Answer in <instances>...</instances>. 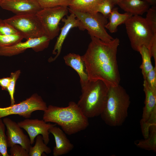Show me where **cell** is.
<instances>
[{"instance_id": "26", "label": "cell", "mask_w": 156, "mask_h": 156, "mask_svg": "<svg viewBox=\"0 0 156 156\" xmlns=\"http://www.w3.org/2000/svg\"><path fill=\"white\" fill-rule=\"evenodd\" d=\"M72 0H37L42 9L57 6L68 7Z\"/></svg>"}, {"instance_id": "19", "label": "cell", "mask_w": 156, "mask_h": 156, "mask_svg": "<svg viewBox=\"0 0 156 156\" xmlns=\"http://www.w3.org/2000/svg\"><path fill=\"white\" fill-rule=\"evenodd\" d=\"M132 15L125 12L120 13L117 8H113L108 17L109 21L106 25L105 27L111 33L116 32L117 27L120 25L125 23V22Z\"/></svg>"}, {"instance_id": "5", "label": "cell", "mask_w": 156, "mask_h": 156, "mask_svg": "<svg viewBox=\"0 0 156 156\" xmlns=\"http://www.w3.org/2000/svg\"><path fill=\"white\" fill-rule=\"evenodd\" d=\"M124 24L133 49L138 52L142 46L149 49L156 34L154 33L145 18L140 15H132Z\"/></svg>"}, {"instance_id": "17", "label": "cell", "mask_w": 156, "mask_h": 156, "mask_svg": "<svg viewBox=\"0 0 156 156\" xmlns=\"http://www.w3.org/2000/svg\"><path fill=\"white\" fill-rule=\"evenodd\" d=\"M143 86L145 98L140 123L146 121L152 114L156 111V92L151 88L145 79L144 80Z\"/></svg>"}, {"instance_id": "10", "label": "cell", "mask_w": 156, "mask_h": 156, "mask_svg": "<svg viewBox=\"0 0 156 156\" xmlns=\"http://www.w3.org/2000/svg\"><path fill=\"white\" fill-rule=\"evenodd\" d=\"M51 40L46 35L19 42L13 45L0 48V56L10 57L22 53L26 49L31 48L36 52L42 51L47 48Z\"/></svg>"}, {"instance_id": "15", "label": "cell", "mask_w": 156, "mask_h": 156, "mask_svg": "<svg viewBox=\"0 0 156 156\" xmlns=\"http://www.w3.org/2000/svg\"><path fill=\"white\" fill-rule=\"evenodd\" d=\"M53 136L55 143L53 150V156H59L66 154L74 148V145L68 139L66 133L56 125L52 127L49 130Z\"/></svg>"}, {"instance_id": "13", "label": "cell", "mask_w": 156, "mask_h": 156, "mask_svg": "<svg viewBox=\"0 0 156 156\" xmlns=\"http://www.w3.org/2000/svg\"><path fill=\"white\" fill-rule=\"evenodd\" d=\"M0 6L15 15L36 14L42 9L37 0H2Z\"/></svg>"}, {"instance_id": "4", "label": "cell", "mask_w": 156, "mask_h": 156, "mask_svg": "<svg viewBox=\"0 0 156 156\" xmlns=\"http://www.w3.org/2000/svg\"><path fill=\"white\" fill-rule=\"evenodd\" d=\"M81 88L77 103L79 107L88 118L100 116L106 103L109 88L98 80H88Z\"/></svg>"}, {"instance_id": "1", "label": "cell", "mask_w": 156, "mask_h": 156, "mask_svg": "<svg viewBox=\"0 0 156 156\" xmlns=\"http://www.w3.org/2000/svg\"><path fill=\"white\" fill-rule=\"evenodd\" d=\"M85 54L81 56L88 80L103 81L109 88L119 84L120 81L117 53L120 44L116 38L105 42L92 36Z\"/></svg>"}, {"instance_id": "11", "label": "cell", "mask_w": 156, "mask_h": 156, "mask_svg": "<svg viewBox=\"0 0 156 156\" xmlns=\"http://www.w3.org/2000/svg\"><path fill=\"white\" fill-rule=\"evenodd\" d=\"M19 126L25 129L29 137L31 144H33L36 137L42 135L45 143L47 144L50 141L49 130L51 127L56 124L47 123L43 119L26 118L17 123Z\"/></svg>"}, {"instance_id": "31", "label": "cell", "mask_w": 156, "mask_h": 156, "mask_svg": "<svg viewBox=\"0 0 156 156\" xmlns=\"http://www.w3.org/2000/svg\"><path fill=\"white\" fill-rule=\"evenodd\" d=\"M18 34L16 30L5 20L0 18V35H10Z\"/></svg>"}, {"instance_id": "12", "label": "cell", "mask_w": 156, "mask_h": 156, "mask_svg": "<svg viewBox=\"0 0 156 156\" xmlns=\"http://www.w3.org/2000/svg\"><path fill=\"white\" fill-rule=\"evenodd\" d=\"M3 121L7 129L8 146L11 147L15 144L21 145L28 152L31 145L29 138L25 134L17 123L8 118Z\"/></svg>"}, {"instance_id": "35", "label": "cell", "mask_w": 156, "mask_h": 156, "mask_svg": "<svg viewBox=\"0 0 156 156\" xmlns=\"http://www.w3.org/2000/svg\"><path fill=\"white\" fill-rule=\"evenodd\" d=\"M152 6H156V0H143Z\"/></svg>"}, {"instance_id": "3", "label": "cell", "mask_w": 156, "mask_h": 156, "mask_svg": "<svg viewBox=\"0 0 156 156\" xmlns=\"http://www.w3.org/2000/svg\"><path fill=\"white\" fill-rule=\"evenodd\" d=\"M130 97L125 89L118 85L109 88L106 103L100 115L107 125L112 127L122 125L128 115Z\"/></svg>"}, {"instance_id": "20", "label": "cell", "mask_w": 156, "mask_h": 156, "mask_svg": "<svg viewBox=\"0 0 156 156\" xmlns=\"http://www.w3.org/2000/svg\"><path fill=\"white\" fill-rule=\"evenodd\" d=\"M103 0H72L69 8L81 12L96 13L97 8Z\"/></svg>"}, {"instance_id": "24", "label": "cell", "mask_w": 156, "mask_h": 156, "mask_svg": "<svg viewBox=\"0 0 156 156\" xmlns=\"http://www.w3.org/2000/svg\"><path fill=\"white\" fill-rule=\"evenodd\" d=\"M23 39L18 34L10 35H0V48L13 45Z\"/></svg>"}, {"instance_id": "8", "label": "cell", "mask_w": 156, "mask_h": 156, "mask_svg": "<svg viewBox=\"0 0 156 156\" xmlns=\"http://www.w3.org/2000/svg\"><path fill=\"white\" fill-rule=\"evenodd\" d=\"M67 6H57L42 9L36 14L44 34L51 40L58 35L61 20L69 12Z\"/></svg>"}, {"instance_id": "23", "label": "cell", "mask_w": 156, "mask_h": 156, "mask_svg": "<svg viewBox=\"0 0 156 156\" xmlns=\"http://www.w3.org/2000/svg\"><path fill=\"white\" fill-rule=\"evenodd\" d=\"M138 52L141 54L142 59V63L140 68L142 70L143 77H144L153 69L154 67L151 63V57L148 48L142 46L139 48Z\"/></svg>"}, {"instance_id": "2", "label": "cell", "mask_w": 156, "mask_h": 156, "mask_svg": "<svg viewBox=\"0 0 156 156\" xmlns=\"http://www.w3.org/2000/svg\"><path fill=\"white\" fill-rule=\"evenodd\" d=\"M43 119L47 122H53L60 126L69 135L85 129L89 125L88 118L77 103L73 101L65 107L49 105L44 111Z\"/></svg>"}, {"instance_id": "21", "label": "cell", "mask_w": 156, "mask_h": 156, "mask_svg": "<svg viewBox=\"0 0 156 156\" xmlns=\"http://www.w3.org/2000/svg\"><path fill=\"white\" fill-rule=\"evenodd\" d=\"M139 148L148 151H156V125L152 126L150 129L148 137L144 140L135 142Z\"/></svg>"}, {"instance_id": "18", "label": "cell", "mask_w": 156, "mask_h": 156, "mask_svg": "<svg viewBox=\"0 0 156 156\" xmlns=\"http://www.w3.org/2000/svg\"><path fill=\"white\" fill-rule=\"evenodd\" d=\"M117 5L126 12L140 16L146 12L150 5L143 0H122Z\"/></svg>"}, {"instance_id": "33", "label": "cell", "mask_w": 156, "mask_h": 156, "mask_svg": "<svg viewBox=\"0 0 156 156\" xmlns=\"http://www.w3.org/2000/svg\"><path fill=\"white\" fill-rule=\"evenodd\" d=\"M148 49L151 57H153L154 59L155 65L156 66V35H155L153 42Z\"/></svg>"}, {"instance_id": "9", "label": "cell", "mask_w": 156, "mask_h": 156, "mask_svg": "<svg viewBox=\"0 0 156 156\" xmlns=\"http://www.w3.org/2000/svg\"><path fill=\"white\" fill-rule=\"evenodd\" d=\"M47 107L42 97L35 93L18 103L5 107H0V119L13 114L29 118L33 112L37 110L44 111Z\"/></svg>"}, {"instance_id": "25", "label": "cell", "mask_w": 156, "mask_h": 156, "mask_svg": "<svg viewBox=\"0 0 156 156\" xmlns=\"http://www.w3.org/2000/svg\"><path fill=\"white\" fill-rule=\"evenodd\" d=\"M3 120L0 119V153L3 156H10L8 154L7 137L5 133V127Z\"/></svg>"}, {"instance_id": "29", "label": "cell", "mask_w": 156, "mask_h": 156, "mask_svg": "<svg viewBox=\"0 0 156 156\" xmlns=\"http://www.w3.org/2000/svg\"><path fill=\"white\" fill-rule=\"evenodd\" d=\"M145 18L154 34H156V6H152L146 12Z\"/></svg>"}, {"instance_id": "36", "label": "cell", "mask_w": 156, "mask_h": 156, "mask_svg": "<svg viewBox=\"0 0 156 156\" xmlns=\"http://www.w3.org/2000/svg\"><path fill=\"white\" fill-rule=\"evenodd\" d=\"M114 5L117 4L120 1L122 0H111Z\"/></svg>"}, {"instance_id": "27", "label": "cell", "mask_w": 156, "mask_h": 156, "mask_svg": "<svg viewBox=\"0 0 156 156\" xmlns=\"http://www.w3.org/2000/svg\"><path fill=\"white\" fill-rule=\"evenodd\" d=\"M21 73L20 70H18L14 72L11 73L10 77L11 80L7 88V90L9 92L10 98L11 105H12L15 103L14 94L15 92V87L16 81Z\"/></svg>"}, {"instance_id": "16", "label": "cell", "mask_w": 156, "mask_h": 156, "mask_svg": "<svg viewBox=\"0 0 156 156\" xmlns=\"http://www.w3.org/2000/svg\"><path fill=\"white\" fill-rule=\"evenodd\" d=\"M63 58L66 64L75 70L79 75L81 86L89 80L84 62L81 56L73 53H70L65 55Z\"/></svg>"}, {"instance_id": "7", "label": "cell", "mask_w": 156, "mask_h": 156, "mask_svg": "<svg viewBox=\"0 0 156 156\" xmlns=\"http://www.w3.org/2000/svg\"><path fill=\"white\" fill-rule=\"evenodd\" d=\"M26 40L41 37L44 32L36 14L15 15L4 19Z\"/></svg>"}, {"instance_id": "14", "label": "cell", "mask_w": 156, "mask_h": 156, "mask_svg": "<svg viewBox=\"0 0 156 156\" xmlns=\"http://www.w3.org/2000/svg\"><path fill=\"white\" fill-rule=\"evenodd\" d=\"M69 16L67 15V18H63L61 20L64 23L63 26L60 29L61 31L58 37L52 53L55 55L53 57H50L48 60L49 62L55 60L60 55L62 46L64 40L70 30L74 27H78L80 30H82V25L75 15L73 13H70Z\"/></svg>"}, {"instance_id": "30", "label": "cell", "mask_w": 156, "mask_h": 156, "mask_svg": "<svg viewBox=\"0 0 156 156\" xmlns=\"http://www.w3.org/2000/svg\"><path fill=\"white\" fill-rule=\"evenodd\" d=\"M143 79L146 81L151 88L156 92V66L155 65L153 69Z\"/></svg>"}, {"instance_id": "6", "label": "cell", "mask_w": 156, "mask_h": 156, "mask_svg": "<svg viewBox=\"0 0 156 156\" xmlns=\"http://www.w3.org/2000/svg\"><path fill=\"white\" fill-rule=\"evenodd\" d=\"M69 12L74 14L80 21L82 30L88 31L90 36L97 38L105 42H109L113 38L106 31L105 26L107 18L99 12L87 13L80 12L68 8Z\"/></svg>"}, {"instance_id": "28", "label": "cell", "mask_w": 156, "mask_h": 156, "mask_svg": "<svg viewBox=\"0 0 156 156\" xmlns=\"http://www.w3.org/2000/svg\"><path fill=\"white\" fill-rule=\"evenodd\" d=\"M114 5L111 0H103L99 5L96 12L100 13L107 18Z\"/></svg>"}, {"instance_id": "32", "label": "cell", "mask_w": 156, "mask_h": 156, "mask_svg": "<svg viewBox=\"0 0 156 156\" xmlns=\"http://www.w3.org/2000/svg\"><path fill=\"white\" fill-rule=\"evenodd\" d=\"M10 147V156H29L28 152L19 144H15Z\"/></svg>"}, {"instance_id": "38", "label": "cell", "mask_w": 156, "mask_h": 156, "mask_svg": "<svg viewBox=\"0 0 156 156\" xmlns=\"http://www.w3.org/2000/svg\"><path fill=\"white\" fill-rule=\"evenodd\" d=\"M2 156L1 155L0 153V156Z\"/></svg>"}, {"instance_id": "37", "label": "cell", "mask_w": 156, "mask_h": 156, "mask_svg": "<svg viewBox=\"0 0 156 156\" xmlns=\"http://www.w3.org/2000/svg\"><path fill=\"white\" fill-rule=\"evenodd\" d=\"M2 0H0V5Z\"/></svg>"}, {"instance_id": "22", "label": "cell", "mask_w": 156, "mask_h": 156, "mask_svg": "<svg viewBox=\"0 0 156 156\" xmlns=\"http://www.w3.org/2000/svg\"><path fill=\"white\" fill-rule=\"evenodd\" d=\"M51 152V148L44 142L42 135H39L36 137L35 145L30 146L28 153L29 156H41L44 153L49 154Z\"/></svg>"}, {"instance_id": "34", "label": "cell", "mask_w": 156, "mask_h": 156, "mask_svg": "<svg viewBox=\"0 0 156 156\" xmlns=\"http://www.w3.org/2000/svg\"><path fill=\"white\" fill-rule=\"evenodd\" d=\"M11 80L10 77L0 78V86L2 90H7V88Z\"/></svg>"}]
</instances>
